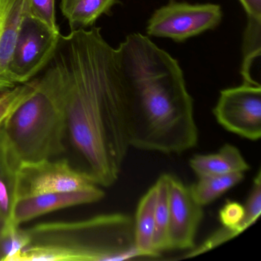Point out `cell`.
Wrapping results in <instances>:
<instances>
[{"mask_svg":"<svg viewBox=\"0 0 261 261\" xmlns=\"http://www.w3.org/2000/svg\"><path fill=\"white\" fill-rule=\"evenodd\" d=\"M29 13L55 32H59L56 22V0H29Z\"/></svg>","mask_w":261,"mask_h":261,"instance_id":"cell-19","label":"cell"},{"mask_svg":"<svg viewBox=\"0 0 261 261\" xmlns=\"http://www.w3.org/2000/svg\"><path fill=\"white\" fill-rule=\"evenodd\" d=\"M25 230L30 243L16 261H122L143 257L136 247L134 218L125 214L42 222Z\"/></svg>","mask_w":261,"mask_h":261,"instance_id":"cell-3","label":"cell"},{"mask_svg":"<svg viewBox=\"0 0 261 261\" xmlns=\"http://www.w3.org/2000/svg\"><path fill=\"white\" fill-rule=\"evenodd\" d=\"M117 50L127 83L130 146L168 154L195 147L193 99L176 59L138 33Z\"/></svg>","mask_w":261,"mask_h":261,"instance_id":"cell-2","label":"cell"},{"mask_svg":"<svg viewBox=\"0 0 261 261\" xmlns=\"http://www.w3.org/2000/svg\"><path fill=\"white\" fill-rule=\"evenodd\" d=\"M105 193L100 186L71 192H51L19 197L13 207L12 221L21 226L55 211L100 201Z\"/></svg>","mask_w":261,"mask_h":261,"instance_id":"cell-10","label":"cell"},{"mask_svg":"<svg viewBox=\"0 0 261 261\" xmlns=\"http://www.w3.org/2000/svg\"><path fill=\"white\" fill-rule=\"evenodd\" d=\"M156 197V186L154 184L140 199L134 218L136 247L143 257L160 256L153 248Z\"/></svg>","mask_w":261,"mask_h":261,"instance_id":"cell-14","label":"cell"},{"mask_svg":"<svg viewBox=\"0 0 261 261\" xmlns=\"http://www.w3.org/2000/svg\"><path fill=\"white\" fill-rule=\"evenodd\" d=\"M60 35L27 13L21 24L9 65V75L15 85L30 82L46 68Z\"/></svg>","mask_w":261,"mask_h":261,"instance_id":"cell-5","label":"cell"},{"mask_svg":"<svg viewBox=\"0 0 261 261\" xmlns=\"http://www.w3.org/2000/svg\"><path fill=\"white\" fill-rule=\"evenodd\" d=\"M217 121L229 132L252 141L261 137V86L244 83L221 91L213 109Z\"/></svg>","mask_w":261,"mask_h":261,"instance_id":"cell-7","label":"cell"},{"mask_svg":"<svg viewBox=\"0 0 261 261\" xmlns=\"http://www.w3.org/2000/svg\"><path fill=\"white\" fill-rule=\"evenodd\" d=\"M22 161L0 126V222L15 225L12 221L17 200L19 175Z\"/></svg>","mask_w":261,"mask_h":261,"instance_id":"cell-12","label":"cell"},{"mask_svg":"<svg viewBox=\"0 0 261 261\" xmlns=\"http://www.w3.org/2000/svg\"><path fill=\"white\" fill-rule=\"evenodd\" d=\"M117 0H61L62 15L71 31L92 27L97 19L108 14Z\"/></svg>","mask_w":261,"mask_h":261,"instance_id":"cell-15","label":"cell"},{"mask_svg":"<svg viewBox=\"0 0 261 261\" xmlns=\"http://www.w3.org/2000/svg\"><path fill=\"white\" fill-rule=\"evenodd\" d=\"M247 13V20L261 22V0H239Z\"/></svg>","mask_w":261,"mask_h":261,"instance_id":"cell-20","label":"cell"},{"mask_svg":"<svg viewBox=\"0 0 261 261\" xmlns=\"http://www.w3.org/2000/svg\"><path fill=\"white\" fill-rule=\"evenodd\" d=\"M169 250H192L203 207L194 199L189 187L172 175H169Z\"/></svg>","mask_w":261,"mask_h":261,"instance_id":"cell-9","label":"cell"},{"mask_svg":"<svg viewBox=\"0 0 261 261\" xmlns=\"http://www.w3.org/2000/svg\"><path fill=\"white\" fill-rule=\"evenodd\" d=\"M189 165L198 178L233 172L244 173L250 169L239 149L231 144L224 145L217 153L195 155Z\"/></svg>","mask_w":261,"mask_h":261,"instance_id":"cell-13","label":"cell"},{"mask_svg":"<svg viewBox=\"0 0 261 261\" xmlns=\"http://www.w3.org/2000/svg\"><path fill=\"white\" fill-rule=\"evenodd\" d=\"M94 186L97 185L86 172L74 169L68 160L23 162L19 171L18 195L71 192Z\"/></svg>","mask_w":261,"mask_h":261,"instance_id":"cell-8","label":"cell"},{"mask_svg":"<svg viewBox=\"0 0 261 261\" xmlns=\"http://www.w3.org/2000/svg\"><path fill=\"white\" fill-rule=\"evenodd\" d=\"M222 19L218 4L172 2L154 12L148 21L146 33L154 37L182 42L216 28Z\"/></svg>","mask_w":261,"mask_h":261,"instance_id":"cell-6","label":"cell"},{"mask_svg":"<svg viewBox=\"0 0 261 261\" xmlns=\"http://www.w3.org/2000/svg\"><path fill=\"white\" fill-rule=\"evenodd\" d=\"M28 13L29 0H0V92L17 86L9 75V65L21 24Z\"/></svg>","mask_w":261,"mask_h":261,"instance_id":"cell-11","label":"cell"},{"mask_svg":"<svg viewBox=\"0 0 261 261\" xmlns=\"http://www.w3.org/2000/svg\"><path fill=\"white\" fill-rule=\"evenodd\" d=\"M42 71L33 92L2 124L22 163L48 160L65 151L68 125L63 91L48 70Z\"/></svg>","mask_w":261,"mask_h":261,"instance_id":"cell-4","label":"cell"},{"mask_svg":"<svg viewBox=\"0 0 261 261\" xmlns=\"http://www.w3.org/2000/svg\"><path fill=\"white\" fill-rule=\"evenodd\" d=\"M157 189L155 210V233L154 250L161 255L162 252L169 250L168 232L169 222V174H163L155 181Z\"/></svg>","mask_w":261,"mask_h":261,"instance_id":"cell-17","label":"cell"},{"mask_svg":"<svg viewBox=\"0 0 261 261\" xmlns=\"http://www.w3.org/2000/svg\"><path fill=\"white\" fill-rule=\"evenodd\" d=\"M45 69L60 84L68 133L96 185L118 180L129 142L127 83L117 48L100 28L77 29L60 35Z\"/></svg>","mask_w":261,"mask_h":261,"instance_id":"cell-1","label":"cell"},{"mask_svg":"<svg viewBox=\"0 0 261 261\" xmlns=\"http://www.w3.org/2000/svg\"><path fill=\"white\" fill-rule=\"evenodd\" d=\"M36 84L37 79H33L13 89L0 92V126L9 115L33 92Z\"/></svg>","mask_w":261,"mask_h":261,"instance_id":"cell-18","label":"cell"},{"mask_svg":"<svg viewBox=\"0 0 261 261\" xmlns=\"http://www.w3.org/2000/svg\"><path fill=\"white\" fill-rule=\"evenodd\" d=\"M244 178V172L199 177L198 181L192 184L189 189L194 199L203 207L213 202L229 189L241 182Z\"/></svg>","mask_w":261,"mask_h":261,"instance_id":"cell-16","label":"cell"}]
</instances>
